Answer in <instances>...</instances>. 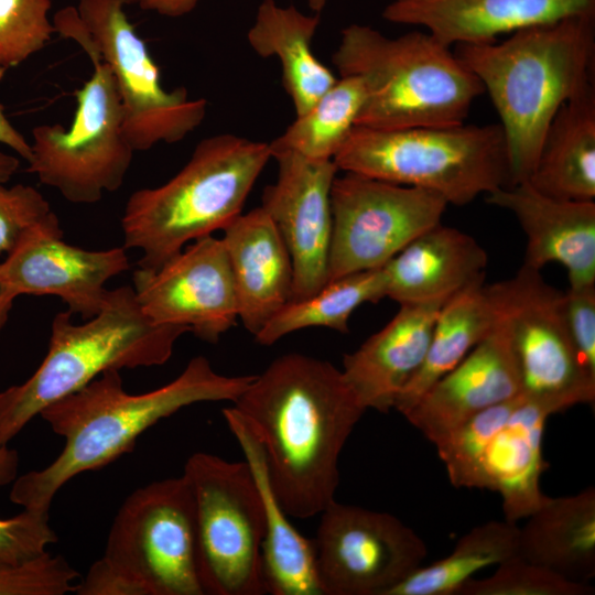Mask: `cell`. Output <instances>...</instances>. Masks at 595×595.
<instances>
[{
  "instance_id": "cell-35",
  "label": "cell",
  "mask_w": 595,
  "mask_h": 595,
  "mask_svg": "<svg viewBox=\"0 0 595 595\" xmlns=\"http://www.w3.org/2000/svg\"><path fill=\"white\" fill-rule=\"evenodd\" d=\"M51 0H0V63L8 69L41 51L55 32Z\"/></svg>"
},
{
  "instance_id": "cell-6",
  "label": "cell",
  "mask_w": 595,
  "mask_h": 595,
  "mask_svg": "<svg viewBox=\"0 0 595 595\" xmlns=\"http://www.w3.org/2000/svg\"><path fill=\"white\" fill-rule=\"evenodd\" d=\"M187 332L150 321L129 285L109 290L100 311L85 323H73L69 311L58 312L41 365L23 383L0 391V447L47 405L104 371L165 364Z\"/></svg>"
},
{
  "instance_id": "cell-9",
  "label": "cell",
  "mask_w": 595,
  "mask_h": 595,
  "mask_svg": "<svg viewBox=\"0 0 595 595\" xmlns=\"http://www.w3.org/2000/svg\"><path fill=\"white\" fill-rule=\"evenodd\" d=\"M125 0H79L54 15V28L110 68L123 111V132L134 151L175 143L204 120L207 101L184 87L162 86L158 65L128 20Z\"/></svg>"
},
{
  "instance_id": "cell-20",
  "label": "cell",
  "mask_w": 595,
  "mask_h": 595,
  "mask_svg": "<svg viewBox=\"0 0 595 595\" xmlns=\"http://www.w3.org/2000/svg\"><path fill=\"white\" fill-rule=\"evenodd\" d=\"M595 15V0H390L382 17L419 26L452 46L570 17Z\"/></svg>"
},
{
  "instance_id": "cell-44",
  "label": "cell",
  "mask_w": 595,
  "mask_h": 595,
  "mask_svg": "<svg viewBox=\"0 0 595 595\" xmlns=\"http://www.w3.org/2000/svg\"><path fill=\"white\" fill-rule=\"evenodd\" d=\"M17 298L0 282V332L6 325L13 301Z\"/></svg>"
},
{
  "instance_id": "cell-22",
  "label": "cell",
  "mask_w": 595,
  "mask_h": 595,
  "mask_svg": "<svg viewBox=\"0 0 595 595\" xmlns=\"http://www.w3.org/2000/svg\"><path fill=\"white\" fill-rule=\"evenodd\" d=\"M444 303L402 304L397 314L343 359V375L366 409L382 413L421 368Z\"/></svg>"
},
{
  "instance_id": "cell-24",
  "label": "cell",
  "mask_w": 595,
  "mask_h": 595,
  "mask_svg": "<svg viewBox=\"0 0 595 595\" xmlns=\"http://www.w3.org/2000/svg\"><path fill=\"white\" fill-rule=\"evenodd\" d=\"M487 253L472 236L441 223L385 266L386 298L402 304L445 303L484 279Z\"/></svg>"
},
{
  "instance_id": "cell-37",
  "label": "cell",
  "mask_w": 595,
  "mask_h": 595,
  "mask_svg": "<svg viewBox=\"0 0 595 595\" xmlns=\"http://www.w3.org/2000/svg\"><path fill=\"white\" fill-rule=\"evenodd\" d=\"M48 513L23 509L19 515L0 519V558L23 563L45 553L57 541Z\"/></svg>"
},
{
  "instance_id": "cell-19",
  "label": "cell",
  "mask_w": 595,
  "mask_h": 595,
  "mask_svg": "<svg viewBox=\"0 0 595 595\" xmlns=\"http://www.w3.org/2000/svg\"><path fill=\"white\" fill-rule=\"evenodd\" d=\"M487 203L513 214L526 238L523 266L541 270L558 262L571 286L595 283V202L544 195L528 182L502 186Z\"/></svg>"
},
{
  "instance_id": "cell-36",
  "label": "cell",
  "mask_w": 595,
  "mask_h": 595,
  "mask_svg": "<svg viewBox=\"0 0 595 595\" xmlns=\"http://www.w3.org/2000/svg\"><path fill=\"white\" fill-rule=\"evenodd\" d=\"M79 573L47 551L23 563L0 558V595H63L74 591Z\"/></svg>"
},
{
  "instance_id": "cell-29",
  "label": "cell",
  "mask_w": 595,
  "mask_h": 595,
  "mask_svg": "<svg viewBox=\"0 0 595 595\" xmlns=\"http://www.w3.org/2000/svg\"><path fill=\"white\" fill-rule=\"evenodd\" d=\"M496 311L488 285L478 280L440 309L424 361L397 396L393 409L402 415L441 377L458 365L493 329Z\"/></svg>"
},
{
  "instance_id": "cell-38",
  "label": "cell",
  "mask_w": 595,
  "mask_h": 595,
  "mask_svg": "<svg viewBox=\"0 0 595 595\" xmlns=\"http://www.w3.org/2000/svg\"><path fill=\"white\" fill-rule=\"evenodd\" d=\"M51 213L48 202L35 187H6L0 182V255L8 253L28 228Z\"/></svg>"
},
{
  "instance_id": "cell-34",
  "label": "cell",
  "mask_w": 595,
  "mask_h": 595,
  "mask_svg": "<svg viewBox=\"0 0 595 595\" xmlns=\"http://www.w3.org/2000/svg\"><path fill=\"white\" fill-rule=\"evenodd\" d=\"M588 583L567 580L543 566L515 556L485 578H469L456 595H591Z\"/></svg>"
},
{
  "instance_id": "cell-2",
  "label": "cell",
  "mask_w": 595,
  "mask_h": 595,
  "mask_svg": "<svg viewBox=\"0 0 595 595\" xmlns=\"http://www.w3.org/2000/svg\"><path fill=\"white\" fill-rule=\"evenodd\" d=\"M253 376L218 374L206 357L196 356L169 383L132 394L125 390L120 370L104 371L41 411L65 445L46 467L17 477L10 500L23 509L48 513L54 497L72 478L130 452L143 432L182 408L208 401L235 402Z\"/></svg>"
},
{
  "instance_id": "cell-41",
  "label": "cell",
  "mask_w": 595,
  "mask_h": 595,
  "mask_svg": "<svg viewBox=\"0 0 595 595\" xmlns=\"http://www.w3.org/2000/svg\"><path fill=\"white\" fill-rule=\"evenodd\" d=\"M126 3H136L141 9L154 11L161 15L176 18L191 12L198 0H125Z\"/></svg>"
},
{
  "instance_id": "cell-23",
  "label": "cell",
  "mask_w": 595,
  "mask_h": 595,
  "mask_svg": "<svg viewBox=\"0 0 595 595\" xmlns=\"http://www.w3.org/2000/svg\"><path fill=\"white\" fill-rule=\"evenodd\" d=\"M223 416L242 450L262 502L261 569L266 594L323 595L313 539L305 538L293 527L280 504L269 477L262 443L234 407L224 408Z\"/></svg>"
},
{
  "instance_id": "cell-3",
  "label": "cell",
  "mask_w": 595,
  "mask_h": 595,
  "mask_svg": "<svg viewBox=\"0 0 595 595\" xmlns=\"http://www.w3.org/2000/svg\"><path fill=\"white\" fill-rule=\"evenodd\" d=\"M500 118L509 185L527 182L559 109L595 82V15L527 26L501 42L458 44Z\"/></svg>"
},
{
  "instance_id": "cell-43",
  "label": "cell",
  "mask_w": 595,
  "mask_h": 595,
  "mask_svg": "<svg viewBox=\"0 0 595 595\" xmlns=\"http://www.w3.org/2000/svg\"><path fill=\"white\" fill-rule=\"evenodd\" d=\"M20 161L17 156L0 150V182H8L17 172Z\"/></svg>"
},
{
  "instance_id": "cell-14",
  "label": "cell",
  "mask_w": 595,
  "mask_h": 595,
  "mask_svg": "<svg viewBox=\"0 0 595 595\" xmlns=\"http://www.w3.org/2000/svg\"><path fill=\"white\" fill-rule=\"evenodd\" d=\"M313 539L323 595H387L422 565L428 550L397 517L333 500Z\"/></svg>"
},
{
  "instance_id": "cell-1",
  "label": "cell",
  "mask_w": 595,
  "mask_h": 595,
  "mask_svg": "<svg viewBox=\"0 0 595 595\" xmlns=\"http://www.w3.org/2000/svg\"><path fill=\"white\" fill-rule=\"evenodd\" d=\"M232 407L262 443L272 487L289 516L311 518L335 500L339 455L367 410L342 369L284 354L253 376Z\"/></svg>"
},
{
  "instance_id": "cell-42",
  "label": "cell",
  "mask_w": 595,
  "mask_h": 595,
  "mask_svg": "<svg viewBox=\"0 0 595 595\" xmlns=\"http://www.w3.org/2000/svg\"><path fill=\"white\" fill-rule=\"evenodd\" d=\"M19 455L8 446L0 447V487L12 484L18 477Z\"/></svg>"
},
{
  "instance_id": "cell-12",
  "label": "cell",
  "mask_w": 595,
  "mask_h": 595,
  "mask_svg": "<svg viewBox=\"0 0 595 595\" xmlns=\"http://www.w3.org/2000/svg\"><path fill=\"white\" fill-rule=\"evenodd\" d=\"M488 289L515 351L521 392L555 413L593 403L595 377L584 368L571 339L564 293L526 266Z\"/></svg>"
},
{
  "instance_id": "cell-5",
  "label": "cell",
  "mask_w": 595,
  "mask_h": 595,
  "mask_svg": "<svg viewBox=\"0 0 595 595\" xmlns=\"http://www.w3.org/2000/svg\"><path fill=\"white\" fill-rule=\"evenodd\" d=\"M272 159L270 144L231 133L203 139L167 182L134 191L121 217L123 247L138 268L155 270L199 238L223 230Z\"/></svg>"
},
{
  "instance_id": "cell-4",
  "label": "cell",
  "mask_w": 595,
  "mask_h": 595,
  "mask_svg": "<svg viewBox=\"0 0 595 595\" xmlns=\"http://www.w3.org/2000/svg\"><path fill=\"white\" fill-rule=\"evenodd\" d=\"M332 62L340 76H357L365 99L355 126L375 129L464 123L480 80L431 33L397 37L363 24L342 30Z\"/></svg>"
},
{
  "instance_id": "cell-17",
  "label": "cell",
  "mask_w": 595,
  "mask_h": 595,
  "mask_svg": "<svg viewBox=\"0 0 595 595\" xmlns=\"http://www.w3.org/2000/svg\"><path fill=\"white\" fill-rule=\"evenodd\" d=\"M278 165L266 186L261 207L278 228L291 256V300L317 292L327 282L332 240L331 188L339 171L333 160H310L290 151H273Z\"/></svg>"
},
{
  "instance_id": "cell-33",
  "label": "cell",
  "mask_w": 595,
  "mask_h": 595,
  "mask_svg": "<svg viewBox=\"0 0 595 595\" xmlns=\"http://www.w3.org/2000/svg\"><path fill=\"white\" fill-rule=\"evenodd\" d=\"M521 399L522 392L476 413L435 444L452 485L478 488L485 453Z\"/></svg>"
},
{
  "instance_id": "cell-11",
  "label": "cell",
  "mask_w": 595,
  "mask_h": 595,
  "mask_svg": "<svg viewBox=\"0 0 595 595\" xmlns=\"http://www.w3.org/2000/svg\"><path fill=\"white\" fill-rule=\"evenodd\" d=\"M75 91L77 108L68 128H33L26 172L75 204H94L121 187L134 150L123 132V111L115 78L101 60Z\"/></svg>"
},
{
  "instance_id": "cell-10",
  "label": "cell",
  "mask_w": 595,
  "mask_h": 595,
  "mask_svg": "<svg viewBox=\"0 0 595 595\" xmlns=\"http://www.w3.org/2000/svg\"><path fill=\"white\" fill-rule=\"evenodd\" d=\"M183 475L193 495L201 583L209 595L266 594L261 498L244 462L191 455Z\"/></svg>"
},
{
  "instance_id": "cell-45",
  "label": "cell",
  "mask_w": 595,
  "mask_h": 595,
  "mask_svg": "<svg viewBox=\"0 0 595 595\" xmlns=\"http://www.w3.org/2000/svg\"><path fill=\"white\" fill-rule=\"evenodd\" d=\"M309 7L315 12L320 13L326 6L328 0H306Z\"/></svg>"
},
{
  "instance_id": "cell-39",
  "label": "cell",
  "mask_w": 595,
  "mask_h": 595,
  "mask_svg": "<svg viewBox=\"0 0 595 595\" xmlns=\"http://www.w3.org/2000/svg\"><path fill=\"white\" fill-rule=\"evenodd\" d=\"M564 313L578 357L595 377V283L570 285L564 292Z\"/></svg>"
},
{
  "instance_id": "cell-8",
  "label": "cell",
  "mask_w": 595,
  "mask_h": 595,
  "mask_svg": "<svg viewBox=\"0 0 595 595\" xmlns=\"http://www.w3.org/2000/svg\"><path fill=\"white\" fill-rule=\"evenodd\" d=\"M333 161L339 171L428 190L459 206L509 185L499 123L404 129L354 126Z\"/></svg>"
},
{
  "instance_id": "cell-7",
  "label": "cell",
  "mask_w": 595,
  "mask_h": 595,
  "mask_svg": "<svg viewBox=\"0 0 595 595\" xmlns=\"http://www.w3.org/2000/svg\"><path fill=\"white\" fill-rule=\"evenodd\" d=\"M77 595H204L194 500L182 474L132 491L111 523L104 555Z\"/></svg>"
},
{
  "instance_id": "cell-18",
  "label": "cell",
  "mask_w": 595,
  "mask_h": 595,
  "mask_svg": "<svg viewBox=\"0 0 595 595\" xmlns=\"http://www.w3.org/2000/svg\"><path fill=\"white\" fill-rule=\"evenodd\" d=\"M520 392L515 351L496 313L489 334L436 380L403 416L435 445L476 413Z\"/></svg>"
},
{
  "instance_id": "cell-30",
  "label": "cell",
  "mask_w": 595,
  "mask_h": 595,
  "mask_svg": "<svg viewBox=\"0 0 595 595\" xmlns=\"http://www.w3.org/2000/svg\"><path fill=\"white\" fill-rule=\"evenodd\" d=\"M386 298L383 267L346 274L327 281L317 292L289 301L255 336L258 344L270 346L303 328L327 327L348 333V320L367 302Z\"/></svg>"
},
{
  "instance_id": "cell-26",
  "label": "cell",
  "mask_w": 595,
  "mask_h": 595,
  "mask_svg": "<svg viewBox=\"0 0 595 595\" xmlns=\"http://www.w3.org/2000/svg\"><path fill=\"white\" fill-rule=\"evenodd\" d=\"M518 530V556L567 580L595 576V489L551 498Z\"/></svg>"
},
{
  "instance_id": "cell-32",
  "label": "cell",
  "mask_w": 595,
  "mask_h": 595,
  "mask_svg": "<svg viewBox=\"0 0 595 595\" xmlns=\"http://www.w3.org/2000/svg\"><path fill=\"white\" fill-rule=\"evenodd\" d=\"M365 99L357 76H340L302 116L270 142L271 152L290 151L310 160H333L355 126Z\"/></svg>"
},
{
  "instance_id": "cell-28",
  "label": "cell",
  "mask_w": 595,
  "mask_h": 595,
  "mask_svg": "<svg viewBox=\"0 0 595 595\" xmlns=\"http://www.w3.org/2000/svg\"><path fill=\"white\" fill-rule=\"evenodd\" d=\"M318 24L317 13L309 15L294 6L262 0L248 31V42L259 56L280 61L283 86L295 117L305 113L337 80L312 51Z\"/></svg>"
},
{
  "instance_id": "cell-40",
  "label": "cell",
  "mask_w": 595,
  "mask_h": 595,
  "mask_svg": "<svg viewBox=\"0 0 595 595\" xmlns=\"http://www.w3.org/2000/svg\"><path fill=\"white\" fill-rule=\"evenodd\" d=\"M6 72L7 68L0 63V82L4 77ZM0 143L11 148L26 162L31 159V143L8 120L2 105H0Z\"/></svg>"
},
{
  "instance_id": "cell-27",
  "label": "cell",
  "mask_w": 595,
  "mask_h": 595,
  "mask_svg": "<svg viewBox=\"0 0 595 595\" xmlns=\"http://www.w3.org/2000/svg\"><path fill=\"white\" fill-rule=\"evenodd\" d=\"M527 182L554 198L594 201L595 82L559 109Z\"/></svg>"
},
{
  "instance_id": "cell-13",
  "label": "cell",
  "mask_w": 595,
  "mask_h": 595,
  "mask_svg": "<svg viewBox=\"0 0 595 595\" xmlns=\"http://www.w3.org/2000/svg\"><path fill=\"white\" fill-rule=\"evenodd\" d=\"M439 194L345 172L331 188L327 281L383 267L414 238L441 223Z\"/></svg>"
},
{
  "instance_id": "cell-31",
  "label": "cell",
  "mask_w": 595,
  "mask_h": 595,
  "mask_svg": "<svg viewBox=\"0 0 595 595\" xmlns=\"http://www.w3.org/2000/svg\"><path fill=\"white\" fill-rule=\"evenodd\" d=\"M518 530L507 520H491L473 528L445 558L419 566L387 595H456L478 571L518 555Z\"/></svg>"
},
{
  "instance_id": "cell-15",
  "label": "cell",
  "mask_w": 595,
  "mask_h": 595,
  "mask_svg": "<svg viewBox=\"0 0 595 595\" xmlns=\"http://www.w3.org/2000/svg\"><path fill=\"white\" fill-rule=\"evenodd\" d=\"M132 288L150 321L186 326L207 343H217L238 320L226 248L213 235L188 244L155 270L138 268Z\"/></svg>"
},
{
  "instance_id": "cell-21",
  "label": "cell",
  "mask_w": 595,
  "mask_h": 595,
  "mask_svg": "<svg viewBox=\"0 0 595 595\" xmlns=\"http://www.w3.org/2000/svg\"><path fill=\"white\" fill-rule=\"evenodd\" d=\"M238 306V320L256 336L292 299L293 266L274 223L259 206L223 230Z\"/></svg>"
},
{
  "instance_id": "cell-25",
  "label": "cell",
  "mask_w": 595,
  "mask_h": 595,
  "mask_svg": "<svg viewBox=\"0 0 595 595\" xmlns=\"http://www.w3.org/2000/svg\"><path fill=\"white\" fill-rule=\"evenodd\" d=\"M555 412L547 404L522 399L491 440L482 462L478 488L500 495L505 520L527 518L545 499L540 478L547 469L542 436Z\"/></svg>"
},
{
  "instance_id": "cell-16",
  "label": "cell",
  "mask_w": 595,
  "mask_h": 595,
  "mask_svg": "<svg viewBox=\"0 0 595 595\" xmlns=\"http://www.w3.org/2000/svg\"><path fill=\"white\" fill-rule=\"evenodd\" d=\"M58 217H47L28 228L0 262V282L15 296L55 295L72 314L85 320L102 307L106 283L130 270L126 248L87 250L62 239Z\"/></svg>"
}]
</instances>
